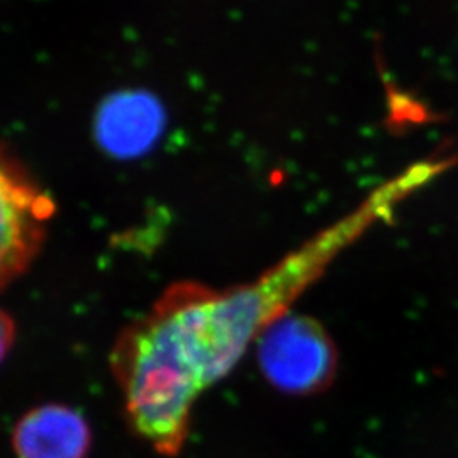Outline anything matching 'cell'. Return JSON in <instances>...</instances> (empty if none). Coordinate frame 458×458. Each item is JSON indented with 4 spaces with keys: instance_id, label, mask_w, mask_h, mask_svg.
Returning <instances> with one entry per match:
<instances>
[{
    "instance_id": "6da1fadb",
    "label": "cell",
    "mask_w": 458,
    "mask_h": 458,
    "mask_svg": "<svg viewBox=\"0 0 458 458\" xmlns=\"http://www.w3.org/2000/svg\"><path fill=\"white\" fill-rule=\"evenodd\" d=\"M369 219L359 213L260 280L214 291L196 282L170 285L151 310L117 336L111 370L132 431L164 457L189 438L197 397L228 374L246 346Z\"/></svg>"
},
{
    "instance_id": "7a4b0ae2",
    "label": "cell",
    "mask_w": 458,
    "mask_h": 458,
    "mask_svg": "<svg viewBox=\"0 0 458 458\" xmlns=\"http://www.w3.org/2000/svg\"><path fill=\"white\" fill-rule=\"evenodd\" d=\"M55 211L48 192L7 148L0 147V289L38 259Z\"/></svg>"
},
{
    "instance_id": "3957f363",
    "label": "cell",
    "mask_w": 458,
    "mask_h": 458,
    "mask_svg": "<svg viewBox=\"0 0 458 458\" xmlns=\"http://www.w3.org/2000/svg\"><path fill=\"white\" fill-rule=\"evenodd\" d=\"M259 361L272 386L289 394H312L329 386L336 352L311 318L284 312L259 336Z\"/></svg>"
},
{
    "instance_id": "277c9868",
    "label": "cell",
    "mask_w": 458,
    "mask_h": 458,
    "mask_svg": "<svg viewBox=\"0 0 458 458\" xmlns=\"http://www.w3.org/2000/svg\"><path fill=\"white\" fill-rule=\"evenodd\" d=\"M165 128L160 102L141 90L107 98L96 117V138L115 158H136L149 151Z\"/></svg>"
},
{
    "instance_id": "5b68a950",
    "label": "cell",
    "mask_w": 458,
    "mask_h": 458,
    "mask_svg": "<svg viewBox=\"0 0 458 458\" xmlns=\"http://www.w3.org/2000/svg\"><path fill=\"white\" fill-rule=\"evenodd\" d=\"M92 443L89 423L64 404H43L26 412L13 431L17 458H85Z\"/></svg>"
},
{
    "instance_id": "8992f818",
    "label": "cell",
    "mask_w": 458,
    "mask_h": 458,
    "mask_svg": "<svg viewBox=\"0 0 458 458\" xmlns=\"http://www.w3.org/2000/svg\"><path fill=\"white\" fill-rule=\"evenodd\" d=\"M16 340V323L5 311L0 310V361L7 357Z\"/></svg>"
}]
</instances>
